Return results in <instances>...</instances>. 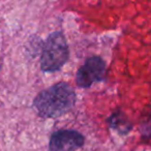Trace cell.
Returning <instances> with one entry per match:
<instances>
[{"instance_id": "277c9868", "label": "cell", "mask_w": 151, "mask_h": 151, "mask_svg": "<svg viewBox=\"0 0 151 151\" xmlns=\"http://www.w3.org/2000/svg\"><path fill=\"white\" fill-rule=\"evenodd\" d=\"M85 144V137L76 129H58L49 141L50 151H77Z\"/></svg>"}, {"instance_id": "7a4b0ae2", "label": "cell", "mask_w": 151, "mask_h": 151, "mask_svg": "<svg viewBox=\"0 0 151 151\" xmlns=\"http://www.w3.org/2000/svg\"><path fill=\"white\" fill-rule=\"evenodd\" d=\"M69 48L61 31H54L47 37L40 54V68L44 73H55L67 62Z\"/></svg>"}, {"instance_id": "8992f818", "label": "cell", "mask_w": 151, "mask_h": 151, "mask_svg": "<svg viewBox=\"0 0 151 151\" xmlns=\"http://www.w3.org/2000/svg\"><path fill=\"white\" fill-rule=\"evenodd\" d=\"M141 134L145 138H151V109H148L143 115L140 123Z\"/></svg>"}, {"instance_id": "6da1fadb", "label": "cell", "mask_w": 151, "mask_h": 151, "mask_svg": "<svg viewBox=\"0 0 151 151\" xmlns=\"http://www.w3.org/2000/svg\"><path fill=\"white\" fill-rule=\"evenodd\" d=\"M75 89L65 82H59L40 91L33 101L37 114L44 118H58L68 113L76 105Z\"/></svg>"}, {"instance_id": "3957f363", "label": "cell", "mask_w": 151, "mask_h": 151, "mask_svg": "<svg viewBox=\"0 0 151 151\" xmlns=\"http://www.w3.org/2000/svg\"><path fill=\"white\" fill-rule=\"evenodd\" d=\"M106 62L99 56H91L78 69L76 83L80 88H89L95 82H101L106 76Z\"/></svg>"}, {"instance_id": "5b68a950", "label": "cell", "mask_w": 151, "mask_h": 151, "mask_svg": "<svg viewBox=\"0 0 151 151\" xmlns=\"http://www.w3.org/2000/svg\"><path fill=\"white\" fill-rule=\"evenodd\" d=\"M107 123L109 124L110 128L116 130L120 134H127L130 132L132 125L128 118L125 116L123 112L120 110L115 111L107 119Z\"/></svg>"}]
</instances>
